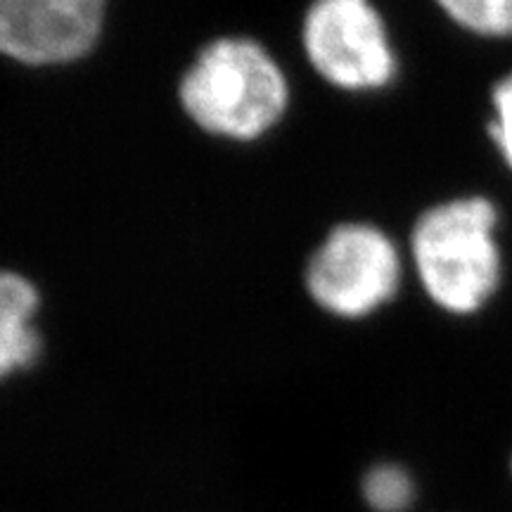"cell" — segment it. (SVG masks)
I'll use <instances>...</instances> for the list:
<instances>
[{
	"instance_id": "obj_6",
	"label": "cell",
	"mask_w": 512,
	"mask_h": 512,
	"mask_svg": "<svg viewBox=\"0 0 512 512\" xmlns=\"http://www.w3.org/2000/svg\"><path fill=\"white\" fill-rule=\"evenodd\" d=\"M38 294L29 280L17 273H0V377L27 368L41 351L34 330Z\"/></svg>"
},
{
	"instance_id": "obj_2",
	"label": "cell",
	"mask_w": 512,
	"mask_h": 512,
	"mask_svg": "<svg viewBox=\"0 0 512 512\" xmlns=\"http://www.w3.org/2000/svg\"><path fill=\"white\" fill-rule=\"evenodd\" d=\"M496 226L498 209L486 197L451 200L420 216L411 247L434 304L465 316L489 302L501 283Z\"/></svg>"
},
{
	"instance_id": "obj_8",
	"label": "cell",
	"mask_w": 512,
	"mask_h": 512,
	"mask_svg": "<svg viewBox=\"0 0 512 512\" xmlns=\"http://www.w3.org/2000/svg\"><path fill=\"white\" fill-rule=\"evenodd\" d=\"M363 496L375 512H403L411 508L415 484L399 465H377L363 479Z\"/></svg>"
},
{
	"instance_id": "obj_1",
	"label": "cell",
	"mask_w": 512,
	"mask_h": 512,
	"mask_svg": "<svg viewBox=\"0 0 512 512\" xmlns=\"http://www.w3.org/2000/svg\"><path fill=\"white\" fill-rule=\"evenodd\" d=\"M188 117L207 133L252 140L283 119L287 79L252 38H219L197 55L181 81Z\"/></svg>"
},
{
	"instance_id": "obj_3",
	"label": "cell",
	"mask_w": 512,
	"mask_h": 512,
	"mask_svg": "<svg viewBox=\"0 0 512 512\" xmlns=\"http://www.w3.org/2000/svg\"><path fill=\"white\" fill-rule=\"evenodd\" d=\"M401 261L380 228L337 226L306 268V287L320 309L339 318H363L396 294Z\"/></svg>"
},
{
	"instance_id": "obj_5",
	"label": "cell",
	"mask_w": 512,
	"mask_h": 512,
	"mask_svg": "<svg viewBox=\"0 0 512 512\" xmlns=\"http://www.w3.org/2000/svg\"><path fill=\"white\" fill-rule=\"evenodd\" d=\"M100 24L55 0H0V53L24 64H62L91 53Z\"/></svg>"
},
{
	"instance_id": "obj_9",
	"label": "cell",
	"mask_w": 512,
	"mask_h": 512,
	"mask_svg": "<svg viewBox=\"0 0 512 512\" xmlns=\"http://www.w3.org/2000/svg\"><path fill=\"white\" fill-rule=\"evenodd\" d=\"M494 121L489 126V136L494 140L498 152H501L505 164L512 169V74L496 83L494 95Z\"/></svg>"
},
{
	"instance_id": "obj_7",
	"label": "cell",
	"mask_w": 512,
	"mask_h": 512,
	"mask_svg": "<svg viewBox=\"0 0 512 512\" xmlns=\"http://www.w3.org/2000/svg\"><path fill=\"white\" fill-rule=\"evenodd\" d=\"M453 22L482 36H512V0H437Z\"/></svg>"
},
{
	"instance_id": "obj_10",
	"label": "cell",
	"mask_w": 512,
	"mask_h": 512,
	"mask_svg": "<svg viewBox=\"0 0 512 512\" xmlns=\"http://www.w3.org/2000/svg\"><path fill=\"white\" fill-rule=\"evenodd\" d=\"M55 3H60L62 8L74 12V15L88 19V22L100 24V27L105 22L107 0H55Z\"/></svg>"
},
{
	"instance_id": "obj_4",
	"label": "cell",
	"mask_w": 512,
	"mask_h": 512,
	"mask_svg": "<svg viewBox=\"0 0 512 512\" xmlns=\"http://www.w3.org/2000/svg\"><path fill=\"white\" fill-rule=\"evenodd\" d=\"M304 48L313 69L344 91H375L396 74L387 29L370 0H313Z\"/></svg>"
}]
</instances>
